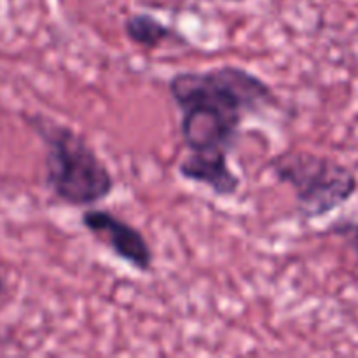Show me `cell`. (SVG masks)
Masks as SVG:
<instances>
[{"label":"cell","instance_id":"obj_2","mask_svg":"<svg viewBox=\"0 0 358 358\" xmlns=\"http://www.w3.org/2000/svg\"><path fill=\"white\" fill-rule=\"evenodd\" d=\"M21 117L44 145L45 187L56 201L70 208H90L110 198L114 173L83 133L44 114Z\"/></svg>","mask_w":358,"mask_h":358},{"label":"cell","instance_id":"obj_4","mask_svg":"<svg viewBox=\"0 0 358 358\" xmlns=\"http://www.w3.org/2000/svg\"><path fill=\"white\" fill-rule=\"evenodd\" d=\"M84 229L105 245L112 254L140 273L154 268V250L145 234L112 210L90 206L80 215Z\"/></svg>","mask_w":358,"mask_h":358},{"label":"cell","instance_id":"obj_9","mask_svg":"<svg viewBox=\"0 0 358 358\" xmlns=\"http://www.w3.org/2000/svg\"><path fill=\"white\" fill-rule=\"evenodd\" d=\"M227 2H245V0H227Z\"/></svg>","mask_w":358,"mask_h":358},{"label":"cell","instance_id":"obj_8","mask_svg":"<svg viewBox=\"0 0 358 358\" xmlns=\"http://www.w3.org/2000/svg\"><path fill=\"white\" fill-rule=\"evenodd\" d=\"M6 292H7V282H6V278L0 275V297L6 296Z\"/></svg>","mask_w":358,"mask_h":358},{"label":"cell","instance_id":"obj_7","mask_svg":"<svg viewBox=\"0 0 358 358\" xmlns=\"http://www.w3.org/2000/svg\"><path fill=\"white\" fill-rule=\"evenodd\" d=\"M329 233L346 238L358 257V222H350V220L348 222H338L329 227Z\"/></svg>","mask_w":358,"mask_h":358},{"label":"cell","instance_id":"obj_6","mask_svg":"<svg viewBox=\"0 0 358 358\" xmlns=\"http://www.w3.org/2000/svg\"><path fill=\"white\" fill-rule=\"evenodd\" d=\"M126 38L143 49H157L166 42L184 41L175 28L168 27L159 17L149 13H133L122 23Z\"/></svg>","mask_w":358,"mask_h":358},{"label":"cell","instance_id":"obj_3","mask_svg":"<svg viewBox=\"0 0 358 358\" xmlns=\"http://www.w3.org/2000/svg\"><path fill=\"white\" fill-rule=\"evenodd\" d=\"M276 182L289 185L297 215L317 220L331 215L355 196L357 175L346 164L304 149H287L268 161Z\"/></svg>","mask_w":358,"mask_h":358},{"label":"cell","instance_id":"obj_1","mask_svg":"<svg viewBox=\"0 0 358 358\" xmlns=\"http://www.w3.org/2000/svg\"><path fill=\"white\" fill-rule=\"evenodd\" d=\"M168 93L180 112L182 142L191 154L231 156L245 119L276 103L275 90L262 77L231 63L173 73Z\"/></svg>","mask_w":358,"mask_h":358},{"label":"cell","instance_id":"obj_5","mask_svg":"<svg viewBox=\"0 0 358 358\" xmlns=\"http://www.w3.org/2000/svg\"><path fill=\"white\" fill-rule=\"evenodd\" d=\"M177 170L184 180L205 185L217 198H233L241 187V178L231 168L229 156L222 154L189 152Z\"/></svg>","mask_w":358,"mask_h":358}]
</instances>
